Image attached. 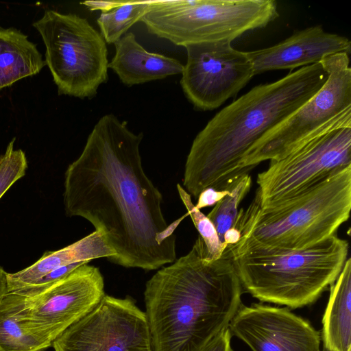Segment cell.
<instances>
[{
    "label": "cell",
    "instance_id": "cell-1",
    "mask_svg": "<svg viewBox=\"0 0 351 351\" xmlns=\"http://www.w3.org/2000/svg\"><path fill=\"white\" fill-rule=\"evenodd\" d=\"M143 137L114 114L101 117L65 171L63 201L67 216L101 234L115 253L109 261L150 271L176 260L174 231L183 217L167 224L162 193L143 168Z\"/></svg>",
    "mask_w": 351,
    "mask_h": 351
},
{
    "label": "cell",
    "instance_id": "cell-2",
    "mask_svg": "<svg viewBox=\"0 0 351 351\" xmlns=\"http://www.w3.org/2000/svg\"><path fill=\"white\" fill-rule=\"evenodd\" d=\"M243 287L228 246L215 261L199 236L191 250L145 284L153 351H201L229 324Z\"/></svg>",
    "mask_w": 351,
    "mask_h": 351
},
{
    "label": "cell",
    "instance_id": "cell-3",
    "mask_svg": "<svg viewBox=\"0 0 351 351\" xmlns=\"http://www.w3.org/2000/svg\"><path fill=\"white\" fill-rule=\"evenodd\" d=\"M327 78L320 63L305 66L254 86L218 112L192 143L182 180L186 191L197 198L208 187L230 190L245 175L240 165L246 152L316 93Z\"/></svg>",
    "mask_w": 351,
    "mask_h": 351
},
{
    "label": "cell",
    "instance_id": "cell-4",
    "mask_svg": "<svg viewBox=\"0 0 351 351\" xmlns=\"http://www.w3.org/2000/svg\"><path fill=\"white\" fill-rule=\"evenodd\" d=\"M351 210V166L274 207L263 208L255 195L239 210L234 224L239 241L232 252L291 251L315 245L336 234Z\"/></svg>",
    "mask_w": 351,
    "mask_h": 351
},
{
    "label": "cell",
    "instance_id": "cell-5",
    "mask_svg": "<svg viewBox=\"0 0 351 351\" xmlns=\"http://www.w3.org/2000/svg\"><path fill=\"white\" fill-rule=\"evenodd\" d=\"M348 251V241L337 234L298 250H230L243 289L261 302L291 308L313 304L336 281Z\"/></svg>",
    "mask_w": 351,
    "mask_h": 351
},
{
    "label": "cell",
    "instance_id": "cell-6",
    "mask_svg": "<svg viewBox=\"0 0 351 351\" xmlns=\"http://www.w3.org/2000/svg\"><path fill=\"white\" fill-rule=\"evenodd\" d=\"M278 16L274 0H155L141 22L150 34L185 47L232 42Z\"/></svg>",
    "mask_w": 351,
    "mask_h": 351
},
{
    "label": "cell",
    "instance_id": "cell-7",
    "mask_svg": "<svg viewBox=\"0 0 351 351\" xmlns=\"http://www.w3.org/2000/svg\"><path fill=\"white\" fill-rule=\"evenodd\" d=\"M319 63L328 73L324 84L246 152L240 165L244 173H249L262 162L285 158L326 132L351 127L349 54H333Z\"/></svg>",
    "mask_w": 351,
    "mask_h": 351
},
{
    "label": "cell",
    "instance_id": "cell-8",
    "mask_svg": "<svg viewBox=\"0 0 351 351\" xmlns=\"http://www.w3.org/2000/svg\"><path fill=\"white\" fill-rule=\"evenodd\" d=\"M45 47V61L59 95L85 98L108 80L106 43L87 19L46 10L33 23Z\"/></svg>",
    "mask_w": 351,
    "mask_h": 351
},
{
    "label": "cell",
    "instance_id": "cell-9",
    "mask_svg": "<svg viewBox=\"0 0 351 351\" xmlns=\"http://www.w3.org/2000/svg\"><path fill=\"white\" fill-rule=\"evenodd\" d=\"M256 178L260 206H278L351 166V127L326 132L278 160Z\"/></svg>",
    "mask_w": 351,
    "mask_h": 351
},
{
    "label": "cell",
    "instance_id": "cell-10",
    "mask_svg": "<svg viewBox=\"0 0 351 351\" xmlns=\"http://www.w3.org/2000/svg\"><path fill=\"white\" fill-rule=\"evenodd\" d=\"M14 293L19 295L23 324L53 343L99 303L104 281L98 267L86 263L45 287Z\"/></svg>",
    "mask_w": 351,
    "mask_h": 351
},
{
    "label": "cell",
    "instance_id": "cell-11",
    "mask_svg": "<svg viewBox=\"0 0 351 351\" xmlns=\"http://www.w3.org/2000/svg\"><path fill=\"white\" fill-rule=\"evenodd\" d=\"M52 346L55 351H153L145 313L130 296L106 294Z\"/></svg>",
    "mask_w": 351,
    "mask_h": 351
},
{
    "label": "cell",
    "instance_id": "cell-12",
    "mask_svg": "<svg viewBox=\"0 0 351 351\" xmlns=\"http://www.w3.org/2000/svg\"><path fill=\"white\" fill-rule=\"evenodd\" d=\"M228 40L190 44L182 73V88L193 106L211 110L237 94L254 76L246 52Z\"/></svg>",
    "mask_w": 351,
    "mask_h": 351
},
{
    "label": "cell",
    "instance_id": "cell-13",
    "mask_svg": "<svg viewBox=\"0 0 351 351\" xmlns=\"http://www.w3.org/2000/svg\"><path fill=\"white\" fill-rule=\"evenodd\" d=\"M229 329L252 351H320V332L287 308L241 304Z\"/></svg>",
    "mask_w": 351,
    "mask_h": 351
},
{
    "label": "cell",
    "instance_id": "cell-14",
    "mask_svg": "<svg viewBox=\"0 0 351 351\" xmlns=\"http://www.w3.org/2000/svg\"><path fill=\"white\" fill-rule=\"evenodd\" d=\"M350 51L351 42L348 38L316 25L298 31L274 46L246 53L255 75L317 64L333 54L350 55Z\"/></svg>",
    "mask_w": 351,
    "mask_h": 351
},
{
    "label": "cell",
    "instance_id": "cell-15",
    "mask_svg": "<svg viewBox=\"0 0 351 351\" xmlns=\"http://www.w3.org/2000/svg\"><path fill=\"white\" fill-rule=\"evenodd\" d=\"M115 54L108 68L124 84L131 86L182 73L184 65L178 60L147 51L132 32L114 43Z\"/></svg>",
    "mask_w": 351,
    "mask_h": 351
},
{
    "label": "cell",
    "instance_id": "cell-16",
    "mask_svg": "<svg viewBox=\"0 0 351 351\" xmlns=\"http://www.w3.org/2000/svg\"><path fill=\"white\" fill-rule=\"evenodd\" d=\"M115 253L97 231L56 251H47L32 265L15 273H6L8 293L29 289L42 277L58 267L76 263H88L99 258H112Z\"/></svg>",
    "mask_w": 351,
    "mask_h": 351
},
{
    "label": "cell",
    "instance_id": "cell-17",
    "mask_svg": "<svg viewBox=\"0 0 351 351\" xmlns=\"http://www.w3.org/2000/svg\"><path fill=\"white\" fill-rule=\"evenodd\" d=\"M330 293L322 319L324 348L351 350V258L348 257Z\"/></svg>",
    "mask_w": 351,
    "mask_h": 351
},
{
    "label": "cell",
    "instance_id": "cell-18",
    "mask_svg": "<svg viewBox=\"0 0 351 351\" xmlns=\"http://www.w3.org/2000/svg\"><path fill=\"white\" fill-rule=\"evenodd\" d=\"M45 66L43 55L27 35L0 27V90L36 75Z\"/></svg>",
    "mask_w": 351,
    "mask_h": 351
},
{
    "label": "cell",
    "instance_id": "cell-19",
    "mask_svg": "<svg viewBox=\"0 0 351 351\" xmlns=\"http://www.w3.org/2000/svg\"><path fill=\"white\" fill-rule=\"evenodd\" d=\"M19 305V295L14 293H8L0 304V351H44L52 342L23 324Z\"/></svg>",
    "mask_w": 351,
    "mask_h": 351
},
{
    "label": "cell",
    "instance_id": "cell-20",
    "mask_svg": "<svg viewBox=\"0 0 351 351\" xmlns=\"http://www.w3.org/2000/svg\"><path fill=\"white\" fill-rule=\"evenodd\" d=\"M153 1H122L118 7L102 12L97 19L106 43L114 44L136 23L141 21Z\"/></svg>",
    "mask_w": 351,
    "mask_h": 351
},
{
    "label": "cell",
    "instance_id": "cell-21",
    "mask_svg": "<svg viewBox=\"0 0 351 351\" xmlns=\"http://www.w3.org/2000/svg\"><path fill=\"white\" fill-rule=\"evenodd\" d=\"M251 186L252 178L247 173L230 188L229 193L208 214L207 217L215 226L222 243L224 233L233 226L239 206L249 193Z\"/></svg>",
    "mask_w": 351,
    "mask_h": 351
},
{
    "label": "cell",
    "instance_id": "cell-22",
    "mask_svg": "<svg viewBox=\"0 0 351 351\" xmlns=\"http://www.w3.org/2000/svg\"><path fill=\"white\" fill-rule=\"evenodd\" d=\"M177 189L180 199L187 210V215H189L191 218L199 232V236L205 244L207 250V258L209 261L219 258L227 245L221 241L215 226L207 215H205L193 204L190 194L180 184H177Z\"/></svg>",
    "mask_w": 351,
    "mask_h": 351
},
{
    "label": "cell",
    "instance_id": "cell-23",
    "mask_svg": "<svg viewBox=\"0 0 351 351\" xmlns=\"http://www.w3.org/2000/svg\"><path fill=\"white\" fill-rule=\"evenodd\" d=\"M14 138L8 145L5 153L0 157V199L19 179L27 169V160L24 152L14 149Z\"/></svg>",
    "mask_w": 351,
    "mask_h": 351
},
{
    "label": "cell",
    "instance_id": "cell-24",
    "mask_svg": "<svg viewBox=\"0 0 351 351\" xmlns=\"http://www.w3.org/2000/svg\"><path fill=\"white\" fill-rule=\"evenodd\" d=\"M229 191L230 190L219 191L208 187L199 193L197 198V202L195 206L199 210L214 206L226 195Z\"/></svg>",
    "mask_w": 351,
    "mask_h": 351
},
{
    "label": "cell",
    "instance_id": "cell-25",
    "mask_svg": "<svg viewBox=\"0 0 351 351\" xmlns=\"http://www.w3.org/2000/svg\"><path fill=\"white\" fill-rule=\"evenodd\" d=\"M231 335L232 334L228 326L201 351H232L230 346Z\"/></svg>",
    "mask_w": 351,
    "mask_h": 351
},
{
    "label": "cell",
    "instance_id": "cell-26",
    "mask_svg": "<svg viewBox=\"0 0 351 351\" xmlns=\"http://www.w3.org/2000/svg\"><path fill=\"white\" fill-rule=\"evenodd\" d=\"M122 1H88L81 3L90 11L101 10L102 12H108L121 5Z\"/></svg>",
    "mask_w": 351,
    "mask_h": 351
},
{
    "label": "cell",
    "instance_id": "cell-27",
    "mask_svg": "<svg viewBox=\"0 0 351 351\" xmlns=\"http://www.w3.org/2000/svg\"><path fill=\"white\" fill-rule=\"evenodd\" d=\"M241 239L239 230L234 226L229 228L223 234V243L227 246L237 243Z\"/></svg>",
    "mask_w": 351,
    "mask_h": 351
},
{
    "label": "cell",
    "instance_id": "cell-28",
    "mask_svg": "<svg viewBox=\"0 0 351 351\" xmlns=\"http://www.w3.org/2000/svg\"><path fill=\"white\" fill-rule=\"evenodd\" d=\"M6 271L0 266V304L8 293Z\"/></svg>",
    "mask_w": 351,
    "mask_h": 351
},
{
    "label": "cell",
    "instance_id": "cell-29",
    "mask_svg": "<svg viewBox=\"0 0 351 351\" xmlns=\"http://www.w3.org/2000/svg\"><path fill=\"white\" fill-rule=\"evenodd\" d=\"M320 351H329V350H326V349L324 348L322 350H320ZM350 351H351V350Z\"/></svg>",
    "mask_w": 351,
    "mask_h": 351
}]
</instances>
